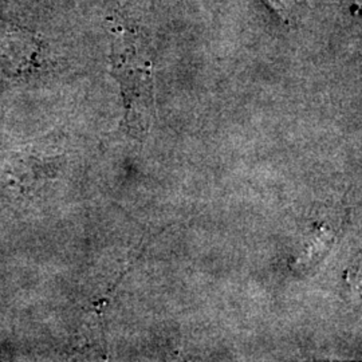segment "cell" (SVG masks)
<instances>
[{"mask_svg": "<svg viewBox=\"0 0 362 362\" xmlns=\"http://www.w3.org/2000/svg\"><path fill=\"white\" fill-rule=\"evenodd\" d=\"M112 69L125 101V121L130 132L144 137L155 116L153 62L149 40L141 30L122 19L113 22Z\"/></svg>", "mask_w": 362, "mask_h": 362, "instance_id": "6da1fadb", "label": "cell"}, {"mask_svg": "<svg viewBox=\"0 0 362 362\" xmlns=\"http://www.w3.org/2000/svg\"><path fill=\"white\" fill-rule=\"evenodd\" d=\"M285 23H293L299 11L298 0H263Z\"/></svg>", "mask_w": 362, "mask_h": 362, "instance_id": "7a4b0ae2", "label": "cell"}]
</instances>
